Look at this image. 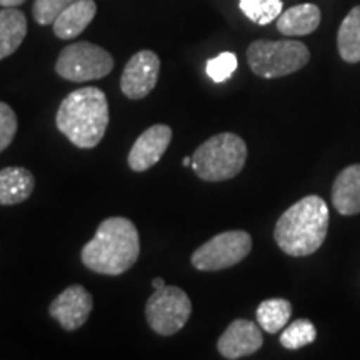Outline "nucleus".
Wrapping results in <instances>:
<instances>
[{"label": "nucleus", "mask_w": 360, "mask_h": 360, "mask_svg": "<svg viewBox=\"0 0 360 360\" xmlns=\"http://www.w3.org/2000/svg\"><path fill=\"white\" fill-rule=\"evenodd\" d=\"M141 255V237L132 220L109 217L102 220L96 236L84 245L82 264L102 276H122Z\"/></svg>", "instance_id": "f257e3e1"}, {"label": "nucleus", "mask_w": 360, "mask_h": 360, "mask_svg": "<svg viewBox=\"0 0 360 360\" xmlns=\"http://www.w3.org/2000/svg\"><path fill=\"white\" fill-rule=\"evenodd\" d=\"M328 231V207L319 195H307L277 220L274 238L292 257H307L321 249Z\"/></svg>", "instance_id": "f03ea898"}, {"label": "nucleus", "mask_w": 360, "mask_h": 360, "mask_svg": "<svg viewBox=\"0 0 360 360\" xmlns=\"http://www.w3.org/2000/svg\"><path fill=\"white\" fill-rule=\"evenodd\" d=\"M109 101L97 87L74 90L57 110V129L79 148L97 147L109 127Z\"/></svg>", "instance_id": "7ed1b4c3"}, {"label": "nucleus", "mask_w": 360, "mask_h": 360, "mask_svg": "<svg viewBox=\"0 0 360 360\" xmlns=\"http://www.w3.org/2000/svg\"><path fill=\"white\" fill-rule=\"evenodd\" d=\"M245 160L247 146L242 137L224 132L210 137L193 152L191 167L205 182H222L240 174Z\"/></svg>", "instance_id": "20e7f679"}, {"label": "nucleus", "mask_w": 360, "mask_h": 360, "mask_svg": "<svg viewBox=\"0 0 360 360\" xmlns=\"http://www.w3.org/2000/svg\"><path fill=\"white\" fill-rule=\"evenodd\" d=\"M307 45L297 40H255L247 49L250 70L262 79L294 74L309 64Z\"/></svg>", "instance_id": "39448f33"}, {"label": "nucleus", "mask_w": 360, "mask_h": 360, "mask_svg": "<svg viewBox=\"0 0 360 360\" xmlns=\"http://www.w3.org/2000/svg\"><path fill=\"white\" fill-rule=\"evenodd\" d=\"M114 69V57L92 42L67 45L57 58L56 72L69 82H89L107 77Z\"/></svg>", "instance_id": "423d86ee"}, {"label": "nucleus", "mask_w": 360, "mask_h": 360, "mask_svg": "<svg viewBox=\"0 0 360 360\" xmlns=\"http://www.w3.org/2000/svg\"><path fill=\"white\" fill-rule=\"evenodd\" d=\"M192 314V302L180 287L165 285L154 290L146 305V319L155 334L169 337L186 326Z\"/></svg>", "instance_id": "0eeeda50"}, {"label": "nucleus", "mask_w": 360, "mask_h": 360, "mask_svg": "<svg viewBox=\"0 0 360 360\" xmlns=\"http://www.w3.org/2000/svg\"><path fill=\"white\" fill-rule=\"evenodd\" d=\"M252 250V237L245 231H227L210 238L192 254L191 262L202 272H217L242 262Z\"/></svg>", "instance_id": "6e6552de"}, {"label": "nucleus", "mask_w": 360, "mask_h": 360, "mask_svg": "<svg viewBox=\"0 0 360 360\" xmlns=\"http://www.w3.org/2000/svg\"><path fill=\"white\" fill-rule=\"evenodd\" d=\"M160 72V58L152 51H141L134 53L125 64L120 90L130 101H141L155 89Z\"/></svg>", "instance_id": "1a4fd4ad"}, {"label": "nucleus", "mask_w": 360, "mask_h": 360, "mask_svg": "<svg viewBox=\"0 0 360 360\" xmlns=\"http://www.w3.org/2000/svg\"><path fill=\"white\" fill-rule=\"evenodd\" d=\"M92 309L94 299L90 292L75 283V285L67 287L52 300V304L49 305V314L64 330L74 332L87 322Z\"/></svg>", "instance_id": "9d476101"}, {"label": "nucleus", "mask_w": 360, "mask_h": 360, "mask_svg": "<svg viewBox=\"0 0 360 360\" xmlns=\"http://www.w3.org/2000/svg\"><path fill=\"white\" fill-rule=\"evenodd\" d=\"M262 344L264 337L259 323L247 319H237L220 335L217 350L224 359L237 360L255 354Z\"/></svg>", "instance_id": "9b49d317"}, {"label": "nucleus", "mask_w": 360, "mask_h": 360, "mask_svg": "<svg viewBox=\"0 0 360 360\" xmlns=\"http://www.w3.org/2000/svg\"><path fill=\"white\" fill-rule=\"evenodd\" d=\"M172 141V129L165 124H155L148 127L130 148L127 162L134 172H146L154 167L165 154Z\"/></svg>", "instance_id": "f8f14e48"}, {"label": "nucleus", "mask_w": 360, "mask_h": 360, "mask_svg": "<svg viewBox=\"0 0 360 360\" xmlns=\"http://www.w3.org/2000/svg\"><path fill=\"white\" fill-rule=\"evenodd\" d=\"M332 205L340 215L360 214V164L345 167L332 186Z\"/></svg>", "instance_id": "ddd939ff"}, {"label": "nucleus", "mask_w": 360, "mask_h": 360, "mask_svg": "<svg viewBox=\"0 0 360 360\" xmlns=\"http://www.w3.org/2000/svg\"><path fill=\"white\" fill-rule=\"evenodd\" d=\"M97 13V4L94 0H75L53 22V34L62 40L79 37L90 25Z\"/></svg>", "instance_id": "4468645a"}, {"label": "nucleus", "mask_w": 360, "mask_h": 360, "mask_svg": "<svg viewBox=\"0 0 360 360\" xmlns=\"http://www.w3.org/2000/svg\"><path fill=\"white\" fill-rule=\"evenodd\" d=\"M35 177L24 167H6L0 170V205L22 204L32 195Z\"/></svg>", "instance_id": "2eb2a0df"}, {"label": "nucleus", "mask_w": 360, "mask_h": 360, "mask_svg": "<svg viewBox=\"0 0 360 360\" xmlns=\"http://www.w3.org/2000/svg\"><path fill=\"white\" fill-rule=\"evenodd\" d=\"M321 8L314 4H300L282 12L277 19V30L287 37H302L321 25Z\"/></svg>", "instance_id": "dca6fc26"}, {"label": "nucleus", "mask_w": 360, "mask_h": 360, "mask_svg": "<svg viewBox=\"0 0 360 360\" xmlns=\"http://www.w3.org/2000/svg\"><path fill=\"white\" fill-rule=\"evenodd\" d=\"M27 35V19L15 7L0 11V60L12 56Z\"/></svg>", "instance_id": "f3484780"}, {"label": "nucleus", "mask_w": 360, "mask_h": 360, "mask_svg": "<svg viewBox=\"0 0 360 360\" xmlns=\"http://www.w3.org/2000/svg\"><path fill=\"white\" fill-rule=\"evenodd\" d=\"M337 47L342 60L349 64L360 62V6L354 7L342 20L337 34Z\"/></svg>", "instance_id": "a211bd4d"}, {"label": "nucleus", "mask_w": 360, "mask_h": 360, "mask_svg": "<svg viewBox=\"0 0 360 360\" xmlns=\"http://www.w3.org/2000/svg\"><path fill=\"white\" fill-rule=\"evenodd\" d=\"M292 317V305L285 299H267L257 307V323L267 334H277Z\"/></svg>", "instance_id": "6ab92c4d"}, {"label": "nucleus", "mask_w": 360, "mask_h": 360, "mask_svg": "<svg viewBox=\"0 0 360 360\" xmlns=\"http://www.w3.org/2000/svg\"><path fill=\"white\" fill-rule=\"evenodd\" d=\"M238 7L247 19L257 25H267L282 13V0H238Z\"/></svg>", "instance_id": "aec40b11"}, {"label": "nucleus", "mask_w": 360, "mask_h": 360, "mask_svg": "<svg viewBox=\"0 0 360 360\" xmlns=\"http://www.w3.org/2000/svg\"><path fill=\"white\" fill-rule=\"evenodd\" d=\"M315 339H317V330H315L314 323L307 319H297V321L283 327L281 345L289 350H297L312 344Z\"/></svg>", "instance_id": "412c9836"}, {"label": "nucleus", "mask_w": 360, "mask_h": 360, "mask_svg": "<svg viewBox=\"0 0 360 360\" xmlns=\"http://www.w3.org/2000/svg\"><path fill=\"white\" fill-rule=\"evenodd\" d=\"M238 60L233 52H222L217 57L210 58L207 62V75L214 80V82L222 84L225 80L232 77L233 72L237 70Z\"/></svg>", "instance_id": "4be33fe9"}, {"label": "nucleus", "mask_w": 360, "mask_h": 360, "mask_svg": "<svg viewBox=\"0 0 360 360\" xmlns=\"http://www.w3.org/2000/svg\"><path fill=\"white\" fill-rule=\"evenodd\" d=\"M75 0H35L32 13L34 19L40 25H51Z\"/></svg>", "instance_id": "5701e85b"}, {"label": "nucleus", "mask_w": 360, "mask_h": 360, "mask_svg": "<svg viewBox=\"0 0 360 360\" xmlns=\"http://www.w3.org/2000/svg\"><path fill=\"white\" fill-rule=\"evenodd\" d=\"M17 115L11 105L0 102V152L11 146L17 134Z\"/></svg>", "instance_id": "b1692460"}, {"label": "nucleus", "mask_w": 360, "mask_h": 360, "mask_svg": "<svg viewBox=\"0 0 360 360\" xmlns=\"http://www.w3.org/2000/svg\"><path fill=\"white\" fill-rule=\"evenodd\" d=\"M24 2L25 0H0V6L2 7H19Z\"/></svg>", "instance_id": "393cba45"}, {"label": "nucleus", "mask_w": 360, "mask_h": 360, "mask_svg": "<svg viewBox=\"0 0 360 360\" xmlns=\"http://www.w3.org/2000/svg\"><path fill=\"white\" fill-rule=\"evenodd\" d=\"M167 285V283H165V281L162 277H155L154 281H152V289L154 290H160V289H164V287Z\"/></svg>", "instance_id": "a878e982"}, {"label": "nucleus", "mask_w": 360, "mask_h": 360, "mask_svg": "<svg viewBox=\"0 0 360 360\" xmlns=\"http://www.w3.org/2000/svg\"><path fill=\"white\" fill-rule=\"evenodd\" d=\"M184 165H186V167H191V165H192V157H186V159H184Z\"/></svg>", "instance_id": "bb28decb"}]
</instances>
